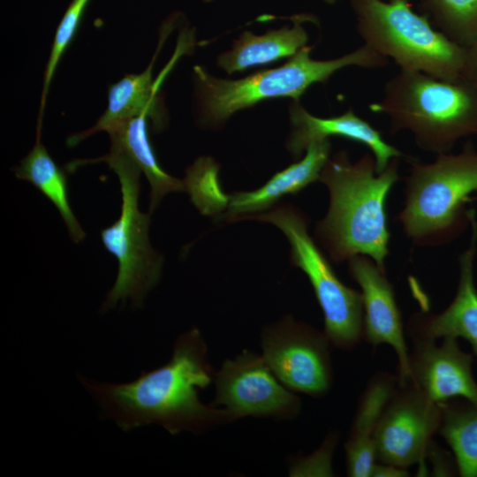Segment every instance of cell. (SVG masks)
<instances>
[{
    "mask_svg": "<svg viewBox=\"0 0 477 477\" xmlns=\"http://www.w3.org/2000/svg\"><path fill=\"white\" fill-rule=\"evenodd\" d=\"M462 80L477 87V42L466 48Z\"/></svg>",
    "mask_w": 477,
    "mask_h": 477,
    "instance_id": "obj_25",
    "label": "cell"
},
{
    "mask_svg": "<svg viewBox=\"0 0 477 477\" xmlns=\"http://www.w3.org/2000/svg\"><path fill=\"white\" fill-rule=\"evenodd\" d=\"M330 148L329 140L314 142L301 160L275 174L259 189L230 195L224 219L233 223L238 217L268 209L284 195L295 193L318 181L330 156Z\"/></svg>",
    "mask_w": 477,
    "mask_h": 477,
    "instance_id": "obj_17",
    "label": "cell"
},
{
    "mask_svg": "<svg viewBox=\"0 0 477 477\" xmlns=\"http://www.w3.org/2000/svg\"><path fill=\"white\" fill-rule=\"evenodd\" d=\"M350 6L363 44L401 70L462 80L466 48L417 13L409 0H350Z\"/></svg>",
    "mask_w": 477,
    "mask_h": 477,
    "instance_id": "obj_6",
    "label": "cell"
},
{
    "mask_svg": "<svg viewBox=\"0 0 477 477\" xmlns=\"http://www.w3.org/2000/svg\"><path fill=\"white\" fill-rule=\"evenodd\" d=\"M90 1L91 0H71L57 26L44 72L40 114L38 117V128H42L45 102L51 80L64 53L75 37Z\"/></svg>",
    "mask_w": 477,
    "mask_h": 477,
    "instance_id": "obj_24",
    "label": "cell"
},
{
    "mask_svg": "<svg viewBox=\"0 0 477 477\" xmlns=\"http://www.w3.org/2000/svg\"><path fill=\"white\" fill-rule=\"evenodd\" d=\"M412 342L407 383L436 403L463 398L477 404L473 359L460 349L457 338L443 337L440 344L428 338H412Z\"/></svg>",
    "mask_w": 477,
    "mask_h": 477,
    "instance_id": "obj_13",
    "label": "cell"
},
{
    "mask_svg": "<svg viewBox=\"0 0 477 477\" xmlns=\"http://www.w3.org/2000/svg\"><path fill=\"white\" fill-rule=\"evenodd\" d=\"M257 220L276 226L291 245V261L308 277L324 318V333L331 345L351 350L363 333L361 292L346 286L307 231L308 219L291 205L251 214L236 220Z\"/></svg>",
    "mask_w": 477,
    "mask_h": 477,
    "instance_id": "obj_8",
    "label": "cell"
},
{
    "mask_svg": "<svg viewBox=\"0 0 477 477\" xmlns=\"http://www.w3.org/2000/svg\"><path fill=\"white\" fill-rule=\"evenodd\" d=\"M327 4H337L340 0H322Z\"/></svg>",
    "mask_w": 477,
    "mask_h": 477,
    "instance_id": "obj_27",
    "label": "cell"
},
{
    "mask_svg": "<svg viewBox=\"0 0 477 477\" xmlns=\"http://www.w3.org/2000/svg\"><path fill=\"white\" fill-rule=\"evenodd\" d=\"M397 384L398 377L382 372L374 375L368 381L344 444L348 476L370 477L376 462L375 430Z\"/></svg>",
    "mask_w": 477,
    "mask_h": 477,
    "instance_id": "obj_18",
    "label": "cell"
},
{
    "mask_svg": "<svg viewBox=\"0 0 477 477\" xmlns=\"http://www.w3.org/2000/svg\"><path fill=\"white\" fill-rule=\"evenodd\" d=\"M438 433L450 447L461 477H477V404L463 398L442 403Z\"/></svg>",
    "mask_w": 477,
    "mask_h": 477,
    "instance_id": "obj_22",
    "label": "cell"
},
{
    "mask_svg": "<svg viewBox=\"0 0 477 477\" xmlns=\"http://www.w3.org/2000/svg\"><path fill=\"white\" fill-rule=\"evenodd\" d=\"M470 227L469 246L459 256V278L453 300L437 314L415 313L410 319L409 331L411 338L462 337L468 341L477 358V288L474 282L477 219L473 208Z\"/></svg>",
    "mask_w": 477,
    "mask_h": 477,
    "instance_id": "obj_15",
    "label": "cell"
},
{
    "mask_svg": "<svg viewBox=\"0 0 477 477\" xmlns=\"http://www.w3.org/2000/svg\"><path fill=\"white\" fill-rule=\"evenodd\" d=\"M398 386L375 430V458L407 469L428 456L443 406L411 383Z\"/></svg>",
    "mask_w": 477,
    "mask_h": 477,
    "instance_id": "obj_11",
    "label": "cell"
},
{
    "mask_svg": "<svg viewBox=\"0 0 477 477\" xmlns=\"http://www.w3.org/2000/svg\"><path fill=\"white\" fill-rule=\"evenodd\" d=\"M369 108L388 117L393 132L408 131L420 148L436 155L477 134V87L463 80L400 69Z\"/></svg>",
    "mask_w": 477,
    "mask_h": 477,
    "instance_id": "obj_4",
    "label": "cell"
},
{
    "mask_svg": "<svg viewBox=\"0 0 477 477\" xmlns=\"http://www.w3.org/2000/svg\"><path fill=\"white\" fill-rule=\"evenodd\" d=\"M312 47H303L284 64L238 80H226L193 67L195 109L201 126L221 127L234 113L275 98L299 97L311 86L326 82L335 72L350 66L382 68L389 60L363 44L332 59L311 57Z\"/></svg>",
    "mask_w": 477,
    "mask_h": 477,
    "instance_id": "obj_3",
    "label": "cell"
},
{
    "mask_svg": "<svg viewBox=\"0 0 477 477\" xmlns=\"http://www.w3.org/2000/svg\"><path fill=\"white\" fill-rule=\"evenodd\" d=\"M147 116H139L121 123L108 132L110 146L125 152L145 174L150 186L149 214L162 199L172 192L185 190L183 180L165 172L159 164L149 140Z\"/></svg>",
    "mask_w": 477,
    "mask_h": 477,
    "instance_id": "obj_20",
    "label": "cell"
},
{
    "mask_svg": "<svg viewBox=\"0 0 477 477\" xmlns=\"http://www.w3.org/2000/svg\"><path fill=\"white\" fill-rule=\"evenodd\" d=\"M404 206L398 216L407 238L420 246L447 244L470 226L477 199V150L466 143L458 154L436 155L434 161H410Z\"/></svg>",
    "mask_w": 477,
    "mask_h": 477,
    "instance_id": "obj_5",
    "label": "cell"
},
{
    "mask_svg": "<svg viewBox=\"0 0 477 477\" xmlns=\"http://www.w3.org/2000/svg\"><path fill=\"white\" fill-rule=\"evenodd\" d=\"M435 28L464 48L477 42V0H419Z\"/></svg>",
    "mask_w": 477,
    "mask_h": 477,
    "instance_id": "obj_23",
    "label": "cell"
},
{
    "mask_svg": "<svg viewBox=\"0 0 477 477\" xmlns=\"http://www.w3.org/2000/svg\"><path fill=\"white\" fill-rule=\"evenodd\" d=\"M289 118L291 131L286 148L296 159L310 144L329 140L332 136L342 137L367 147L375 157L377 172L384 170L392 159L404 155L352 109L338 116L319 117L308 112L299 101H294L289 107Z\"/></svg>",
    "mask_w": 477,
    "mask_h": 477,
    "instance_id": "obj_14",
    "label": "cell"
},
{
    "mask_svg": "<svg viewBox=\"0 0 477 477\" xmlns=\"http://www.w3.org/2000/svg\"><path fill=\"white\" fill-rule=\"evenodd\" d=\"M260 343L265 362L289 390L321 397L331 388V344L324 332L285 315L262 329Z\"/></svg>",
    "mask_w": 477,
    "mask_h": 477,
    "instance_id": "obj_9",
    "label": "cell"
},
{
    "mask_svg": "<svg viewBox=\"0 0 477 477\" xmlns=\"http://www.w3.org/2000/svg\"><path fill=\"white\" fill-rule=\"evenodd\" d=\"M207 344L197 328L182 333L170 359L142 371L124 383L80 381L101 408L102 415L127 432L148 425L163 427L171 435L202 433L233 422L223 408L202 403L199 391L215 380Z\"/></svg>",
    "mask_w": 477,
    "mask_h": 477,
    "instance_id": "obj_1",
    "label": "cell"
},
{
    "mask_svg": "<svg viewBox=\"0 0 477 477\" xmlns=\"http://www.w3.org/2000/svg\"><path fill=\"white\" fill-rule=\"evenodd\" d=\"M409 475L407 469L385 464L375 462L371 470L370 477H406Z\"/></svg>",
    "mask_w": 477,
    "mask_h": 477,
    "instance_id": "obj_26",
    "label": "cell"
},
{
    "mask_svg": "<svg viewBox=\"0 0 477 477\" xmlns=\"http://www.w3.org/2000/svg\"><path fill=\"white\" fill-rule=\"evenodd\" d=\"M308 16L300 15L292 26L269 30L262 34L243 32L231 48L216 58L217 66L228 74L262 66L296 55L308 42L304 22Z\"/></svg>",
    "mask_w": 477,
    "mask_h": 477,
    "instance_id": "obj_19",
    "label": "cell"
},
{
    "mask_svg": "<svg viewBox=\"0 0 477 477\" xmlns=\"http://www.w3.org/2000/svg\"><path fill=\"white\" fill-rule=\"evenodd\" d=\"M215 398L233 421L244 417L291 420L301 410L300 398L273 374L261 354L244 350L225 360L215 375Z\"/></svg>",
    "mask_w": 477,
    "mask_h": 477,
    "instance_id": "obj_10",
    "label": "cell"
},
{
    "mask_svg": "<svg viewBox=\"0 0 477 477\" xmlns=\"http://www.w3.org/2000/svg\"><path fill=\"white\" fill-rule=\"evenodd\" d=\"M13 171L16 178L34 185L56 206L72 241L84 239L86 233L70 205L67 176L42 143L41 130H37L33 148Z\"/></svg>",
    "mask_w": 477,
    "mask_h": 477,
    "instance_id": "obj_21",
    "label": "cell"
},
{
    "mask_svg": "<svg viewBox=\"0 0 477 477\" xmlns=\"http://www.w3.org/2000/svg\"><path fill=\"white\" fill-rule=\"evenodd\" d=\"M152 68L150 64L142 72L125 75L111 85L103 114L92 127L71 135L67 145L74 147L95 133L107 132L117 125L142 115L151 119L155 131H161L166 123V114L158 87L153 80Z\"/></svg>",
    "mask_w": 477,
    "mask_h": 477,
    "instance_id": "obj_16",
    "label": "cell"
},
{
    "mask_svg": "<svg viewBox=\"0 0 477 477\" xmlns=\"http://www.w3.org/2000/svg\"><path fill=\"white\" fill-rule=\"evenodd\" d=\"M399 159H392L381 172L370 153L351 162L347 151L341 150L328 159L318 181L328 188L329 206L314 235L333 261L362 254L385 269L390 242L385 204L399 178Z\"/></svg>",
    "mask_w": 477,
    "mask_h": 477,
    "instance_id": "obj_2",
    "label": "cell"
},
{
    "mask_svg": "<svg viewBox=\"0 0 477 477\" xmlns=\"http://www.w3.org/2000/svg\"><path fill=\"white\" fill-rule=\"evenodd\" d=\"M103 162L117 175L121 191V209L118 219L101 231L104 247L115 256L118 263L116 281L102 306L103 312L119 303L129 302L140 307L148 293L158 284L163 258L152 247L148 229L149 214L139 208L140 174L139 166L122 149L110 146L108 154L81 163Z\"/></svg>",
    "mask_w": 477,
    "mask_h": 477,
    "instance_id": "obj_7",
    "label": "cell"
},
{
    "mask_svg": "<svg viewBox=\"0 0 477 477\" xmlns=\"http://www.w3.org/2000/svg\"><path fill=\"white\" fill-rule=\"evenodd\" d=\"M348 270L361 290L362 338L373 346L386 344L392 347L398 360V384H406L409 378V351L401 313L385 269L368 256L358 254L348 260Z\"/></svg>",
    "mask_w": 477,
    "mask_h": 477,
    "instance_id": "obj_12",
    "label": "cell"
}]
</instances>
